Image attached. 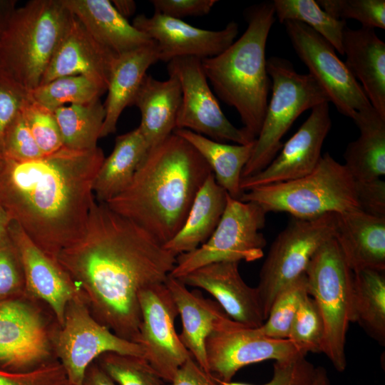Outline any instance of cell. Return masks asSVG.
Returning <instances> with one entry per match:
<instances>
[{"mask_svg":"<svg viewBox=\"0 0 385 385\" xmlns=\"http://www.w3.org/2000/svg\"><path fill=\"white\" fill-rule=\"evenodd\" d=\"M267 71L272 84L271 99L241 179L260 172L272 162L282 147L284 135L302 113L330 102L309 73H297L287 59L271 56L267 60Z\"/></svg>","mask_w":385,"mask_h":385,"instance_id":"obj_7","label":"cell"},{"mask_svg":"<svg viewBox=\"0 0 385 385\" xmlns=\"http://www.w3.org/2000/svg\"><path fill=\"white\" fill-rule=\"evenodd\" d=\"M21 113L41 153L46 155L61 149V135L53 111L28 98Z\"/></svg>","mask_w":385,"mask_h":385,"instance_id":"obj_39","label":"cell"},{"mask_svg":"<svg viewBox=\"0 0 385 385\" xmlns=\"http://www.w3.org/2000/svg\"><path fill=\"white\" fill-rule=\"evenodd\" d=\"M149 150L139 127L117 136L113 151L104 158L96 175L95 199L107 202L125 190Z\"/></svg>","mask_w":385,"mask_h":385,"instance_id":"obj_29","label":"cell"},{"mask_svg":"<svg viewBox=\"0 0 385 385\" xmlns=\"http://www.w3.org/2000/svg\"><path fill=\"white\" fill-rule=\"evenodd\" d=\"M353 322L380 345H385L384 271L353 272Z\"/></svg>","mask_w":385,"mask_h":385,"instance_id":"obj_32","label":"cell"},{"mask_svg":"<svg viewBox=\"0 0 385 385\" xmlns=\"http://www.w3.org/2000/svg\"><path fill=\"white\" fill-rule=\"evenodd\" d=\"M240 200L257 203L267 212H285L303 220L360 209L355 180L329 153L322 155L311 173L250 189Z\"/></svg>","mask_w":385,"mask_h":385,"instance_id":"obj_6","label":"cell"},{"mask_svg":"<svg viewBox=\"0 0 385 385\" xmlns=\"http://www.w3.org/2000/svg\"><path fill=\"white\" fill-rule=\"evenodd\" d=\"M56 262L93 317L118 336L138 344L139 294L165 283L176 257L145 230L94 197L83 234L60 252Z\"/></svg>","mask_w":385,"mask_h":385,"instance_id":"obj_1","label":"cell"},{"mask_svg":"<svg viewBox=\"0 0 385 385\" xmlns=\"http://www.w3.org/2000/svg\"><path fill=\"white\" fill-rule=\"evenodd\" d=\"M115 9L124 18L134 14L136 9L135 3L131 0H116L111 1Z\"/></svg>","mask_w":385,"mask_h":385,"instance_id":"obj_51","label":"cell"},{"mask_svg":"<svg viewBox=\"0 0 385 385\" xmlns=\"http://www.w3.org/2000/svg\"><path fill=\"white\" fill-rule=\"evenodd\" d=\"M115 56L98 43L73 14L41 84L66 76H83L107 91Z\"/></svg>","mask_w":385,"mask_h":385,"instance_id":"obj_21","label":"cell"},{"mask_svg":"<svg viewBox=\"0 0 385 385\" xmlns=\"http://www.w3.org/2000/svg\"><path fill=\"white\" fill-rule=\"evenodd\" d=\"M239 263H212L178 279L186 286L202 289L212 295L233 321L249 328H257L265 322L258 294L256 287H250L242 278Z\"/></svg>","mask_w":385,"mask_h":385,"instance_id":"obj_20","label":"cell"},{"mask_svg":"<svg viewBox=\"0 0 385 385\" xmlns=\"http://www.w3.org/2000/svg\"><path fill=\"white\" fill-rule=\"evenodd\" d=\"M0 155L23 161L44 155L34 140L21 111L4 133Z\"/></svg>","mask_w":385,"mask_h":385,"instance_id":"obj_41","label":"cell"},{"mask_svg":"<svg viewBox=\"0 0 385 385\" xmlns=\"http://www.w3.org/2000/svg\"><path fill=\"white\" fill-rule=\"evenodd\" d=\"M28 98V92L0 73V152L4 133Z\"/></svg>","mask_w":385,"mask_h":385,"instance_id":"obj_45","label":"cell"},{"mask_svg":"<svg viewBox=\"0 0 385 385\" xmlns=\"http://www.w3.org/2000/svg\"><path fill=\"white\" fill-rule=\"evenodd\" d=\"M308 294L305 273L287 285L276 296L268 315L257 331L276 339H288L289 330L304 297Z\"/></svg>","mask_w":385,"mask_h":385,"instance_id":"obj_36","label":"cell"},{"mask_svg":"<svg viewBox=\"0 0 385 385\" xmlns=\"http://www.w3.org/2000/svg\"><path fill=\"white\" fill-rule=\"evenodd\" d=\"M331 127L328 102L312 108L309 117L282 145L272 162L260 172L241 179L242 190L287 182L311 173L321 159L322 145Z\"/></svg>","mask_w":385,"mask_h":385,"instance_id":"obj_16","label":"cell"},{"mask_svg":"<svg viewBox=\"0 0 385 385\" xmlns=\"http://www.w3.org/2000/svg\"><path fill=\"white\" fill-rule=\"evenodd\" d=\"M0 385H69L60 363L42 364L22 371L0 369Z\"/></svg>","mask_w":385,"mask_h":385,"instance_id":"obj_43","label":"cell"},{"mask_svg":"<svg viewBox=\"0 0 385 385\" xmlns=\"http://www.w3.org/2000/svg\"><path fill=\"white\" fill-rule=\"evenodd\" d=\"M11 221V218L0 203V243L9 239V227Z\"/></svg>","mask_w":385,"mask_h":385,"instance_id":"obj_52","label":"cell"},{"mask_svg":"<svg viewBox=\"0 0 385 385\" xmlns=\"http://www.w3.org/2000/svg\"><path fill=\"white\" fill-rule=\"evenodd\" d=\"M49 354L48 334L38 313L19 300L0 302V364L26 371Z\"/></svg>","mask_w":385,"mask_h":385,"instance_id":"obj_18","label":"cell"},{"mask_svg":"<svg viewBox=\"0 0 385 385\" xmlns=\"http://www.w3.org/2000/svg\"><path fill=\"white\" fill-rule=\"evenodd\" d=\"M9 235L19 257L26 289L50 307L61 326L68 304L80 290L58 263L44 253L13 220Z\"/></svg>","mask_w":385,"mask_h":385,"instance_id":"obj_19","label":"cell"},{"mask_svg":"<svg viewBox=\"0 0 385 385\" xmlns=\"http://www.w3.org/2000/svg\"><path fill=\"white\" fill-rule=\"evenodd\" d=\"M155 12L181 19L188 16H202L210 13L216 0H153Z\"/></svg>","mask_w":385,"mask_h":385,"instance_id":"obj_46","label":"cell"},{"mask_svg":"<svg viewBox=\"0 0 385 385\" xmlns=\"http://www.w3.org/2000/svg\"><path fill=\"white\" fill-rule=\"evenodd\" d=\"M106 91L83 76H66L41 84L28 92L30 99L53 111L69 103L85 104L97 99Z\"/></svg>","mask_w":385,"mask_h":385,"instance_id":"obj_35","label":"cell"},{"mask_svg":"<svg viewBox=\"0 0 385 385\" xmlns=\"http://www.w3.org/2000/svg\"><path fill=\"white\" fill-rule=\"evenodd\" d=\"M72 17L62 0L17 8L0 37V73L27 92L38 86Z\"/></svg>","mask_w":385,"mask_h":385,"instance_id":"obj_5","label":"cell"},{"mask_svg":"<svg viewBox=\"0 0 385 385\" xmlns=\"http://www.w3.org/2000/svg\"><path fill=\"white\" fill-rule=\"evenodd\" d=\"M267 213L257 203L243 202L227 194L224 212L213 233L195 250L178 255L170 275L178 279L212 263L260 259L267 244L260 232Z\"/></svg>","mask_w":385,"mask_h":385,"instance_id":"obj_9","label":"cell"},{"mask_svg":"<svg viewBox=\"0 0 385 385\" xmlns=\"http://www.w3.org/2000/svg\"><path fill=\"white\" fill-rule=\"evenodd\" d=\"M157 61L159 53L155 42L115 58L107 88L108 96L103 104L106 115L101 138L115 132L120 114L132 105L147 70Z\"/></svg>","mask_w":385,"mask_h":385,"instance_id":"obj_27","label":"cell"},{"mask_svg":"<svg viewBox=\"0 0 385 385\" xmlns=\"http://www.w3.org/2000/svg\"><path fill=\"white\" fill-rule=\"evenodd\" d=\"M360 134L344 153L347 170L355 181L385 175V118L373 108L359 111L353 119Z\"/></svg>","mask_w":385,"mask_h":385,"instance_id":"obj_30","label":"cell"},{"mask_svg":"<svg viewBox=\"0 0 385 385\" xmlns=\"http://www.w3.org/2000/svg\"><path fill=\"white\" fill-rule=\"evenodd\" d=\"M336 213L309 220L292 217L272 242L260 272L258 294L265 320L277 294L305 273L315 252L334 237Z\"/></svg>","mask_w":385,"mask_h":385,"instance_id":"obj_10","label":"cell"},{"mask_svg":"<svg viewBox=\"0 0 385 385\" xmlns=\"http://www.w3.org/2000/svg\"><path fill=\"white\" fill-rule=\"evenodd\" d=\"M345 64L359 80L371 106L385 118V43L374 29L345 28L343 35Z\"/></svg>","mask_w":385,"mask_h":385,"instance_id":"obj_24","label":"cell"},{"mask_svg":"<svg viewBox=\"0 0 385 385\" xmlns=\"http://www.w3.org/2000/svg\"><path fill=\"white\" fill-rule=\"evenodd\" d=\"M208 371L227 382L242 368L267 360L284 361L306 356L289 339H276L245 327L225 315L205 342Z\"/></svg>","mask_w":385,"mask_h":385,"instance_id":"obj_14","label":"cell"},{"mask_svg":"<svg viewBox=\"0 0 385 385\" xmlns=\"http://www.w3.org/2000/svg\"><path fill=\"white\" fill-rule=\"evenodd\" d=\"M140 326L138 344L145 359L165 381L191 357L175 328L177 307L165 283L144 289L139 294Z\"/></svg>","mask_w":385,"mask_h":385,"instance_id":"obj_15","label":"cell"},{"mask_svg":"<svg viewBox=\"0 0 385 385\" xmlns=\"http://www.w3.org/2000/svg\"><path fill=\"white\" fill-rule=\"evenodd\" d=\"M271 379L262 385H314L316 367L305 359L298 356L284 361H274ZM220 385H256L239 381H222L215 378Z\"/></svg>","mask_w":385,"mask_h":385,"instance_id":"obj_42","label":"cell"},{"mask_svg":"<svg viewBox=\"0 0 385 385\" xmlns=\"http://www.w3.org/2000/svg\"><path fill=\"white\" fill-rule=\"evenodd\" d=\"M318 5L337 19H353L361 26L385 29L384 0H317Z\"/></svg>","mask_w":385,"mask_h":385,"instance_id":"obj_40","label":"cell"},{"mask_svg":"<svg viewBox=\"0 0 385 385\" xmlns=\"http://www.w3.org/2000/svg\"><path fill=\"white\" fill-rule=\"evenodd\" d=\"M103 150L63 147L31 160L0 155V203L13 221L48 257L83 234L94 195Z\"/></svg>","mask_w":385,"mask_h":385,"instance_id":"obj_2","label":"cell"},{"mask_svg":"<svg viewBox=\"0 0 385 385\" xmlns=\"http://www.w3.org/2000/svg\"><path fill=\"white\" fill-rule=\"evenodd\" d=\"M91 36L115 56L153 43L108 0H62Z\"/></svg>","mask_w":385,"mask_h":385,"instance_id":"obj_23","label":"cell"},{"mask_svg":"<svg viewBox=\"0 0 385 385\" xmlns=\"http://www.w3.org/2000/svg\"><path fill=\"white\" fill-rule=\"evenodd\" d=\"M165 284L181 317L180 339L199 366L209 372L206 339L218 321L227 314L217 302L205 298L200 291L189 290L177 278L169 275Z\"/></svg>","mask_w":385,"mask_h":385,"instance_id":"obj_25","label":"cell"},{"mask_svg":"<svg viewBox=\"0 0 385 385\" xmlns=\"http://www.w3.org/2000/svg\"><path fill=\"white\" fill-rule=\"evenodd\" d=\"M284 24L297 55L339 113L353 120L358 112L372 107L330 43L301 22L287 21Z\"/></svg>","mask_w":385,"mask_h":385,"instance_id":"obj_13","label":"cell"},{"mask_svg":"<svg viewBox=\"0 0 385 385\" xmlns=\"http://www.w3.org/2000/svg\"><path fill=\"white\" fill-rule=\"evenodd\" d=\"M314 385H330L326 369L322 366L316 367V374Z\"/></svg>","mask_w":385,"mask_h":385,"instance_id":"obj_53","label":"cell"},{"mask_svg":"<svg viewBox=\"0 0 385 385\" xmlns=\"http://www.w3.org/2000/svg\"><path fill=\"white\" fill-rule=\"evenodd\" d=\"M334 238L352 272L385 271V217L360 209L336 213Z\"/></svg>","mask_w":385,"mask_h":385,"instance_id":"obj_22","label":"cell"},{"mask_svg":"<svg viewBox=\"0 0 385 385\" xmlns=\"http://www.w3.org/2000/svg\"><path fill=\"white\" fill-rule=\"evenodd\" d=\"M170 383L172 385H220L210 373L199 366L192 356L177 370Z\"/></svg>","mask_w":385,"mask_h":385,"instance_id":"obj_48","label":"cell"},{"mask_svg":"<svg viewBox=\"0 0 385 385\" xmlns=\"http://www.w3.org/2000/svg\"><path fill=\"white\" fill-rule=\"evenodd\" d=\"M173 133L188 141L210 166L215 181L232 198L241 197V175L250 160L255 142L247 145H230L210 139L186 129Z\"/></svg>","mask_w":385,"mask_h":385,"instance_id":"obj_31","label":"cell"},{"mask_svg":"<svg viewBox=\"0 0 385 385\" xmlns=\"http://www.w3.org/2000/svg\"><path fill=\"white\" fill-rule=\"evenodd\" d=\"M55 342L69 385H83L87 369L103 354L145 358L141 345L118 336L93 317L81 292L68 304Z\"/></svg>","mask_w":385,"mask_h":385,"instance_id":"obj_11","label":"cell"},{"mask_svg":"<svg viewBox=\"0 0 385 385\" xmlns=\"http://www.w3.org/2000/svg\"><path fill=\"white\" fill-rule=\"evenodd\" d=\"M324 337L322 318L314 300L307 294L292 322L288 339L306 355L322 353Z\"/></svg>","mask_w":385,"mask_h":385,"instance_id":"obj_38","label":"cell"},{"mask_svg":"<svg viewBox=\"0 0 385 385\" xmlns=\"http://www.w3.org/2000/svg\"><path fill=\"white\" fill-rule=\"evenodd\" d=\"M211 173L197 150L173 133L149 150L127 188L105 203L164 245L182 227Z\"/></svg>","mask_w":385,"mask_h":385,"instance_id":"obj_3","label":"cell"},{"mask_svg":"<svg viewBox=\"0 0 385 385\" xmlns=\"http://www.w3.org/2000/svg\"><path fill=\"white\" fill-rule=\"evenodd\" d=\"M227 195L211 173L197 192L182 227L164 247L177 257L205 243L221 219Z\"/></svg>","mask_w":385,"mask_h":385,"instance_id":"obj_28","label":"cell"},{"mask_svg":"<svg viewBox=\"0 0 385 385\" xmlns=\"http://www.w3.org/2000/svg\"><path fill=\"white\" fill-rule=\"evenodd\" d=\"M168 71L178 78L182 93L175 129H186L220 143L247 145L255 141L223 113L209 86L201 58H174L168 62Z\"/></svg>","mask_w":385,"mask_h":385,"instance_id":"obj_12","label":"cell"},{"mask_svg":"<svg viewBox=\"0 0 385 385\" xmlns=\"http://www.w3.org/2000/svg\"><path fill=\"white\" fill-rule=\"evenodd\" d=\"M132 24L156 43L159 61L165 62L180 57L204 59L216 56L235 41L239 32L235 21L221 30L212 31L157 12L150 17L138 15Z\"/></svg>","mask_w":385,"mask_h":385,"instance_id":"obj_17","label":"cell"},{"mask_svg":"<svg viewBox=\"0 0 385 385\" xmlns=\"http://www.w3.org/2000/svg\"><path fill=\"white\" fill-rule=\"evenodd\" d=\"M242 35L216 56L202 59L207 81L217 96L234 108L243 128L256 139L265 116L271 80L267 71L266 44L275 21L272 2L246 9Z\"/></svg>","mask_w":385,"mask_h":385,"instance_id":"obj_4","label":"cell"},{"mask_svg":"<svg viewBox=\"0 0 385 385\" xmlns=\"http://www.w3.org/2000/svg\"><path fill=\"white\" fill-rule=\"evenodd\" d=\"M83 385H117L99 366L91 364L86 373Z\"/></svg>","mask_w":385,"mask_h":385,"instance_id":"obj_49","label":"cell"},{"mask_svg":"<svg viewBox=\"0 0 385 385\" xmlns=\"http://www.w3.org/2000/svg\"><path fill=\"white\" fill-rule=\"evenodd\" d=\"M275 17L281 23L301 22L322 36L338 53L344 55L343 35L346 22L322 9L314 0H274Z\"/></svg>","mask_w":385,"mask_h":385,"instance_id":"obj_34","label":"cell"},{"mask_svg":"<svg viewBox=\"0 0 385 385\" xmlns=\"http://www.w3.org/2000/svg\"><path fill=\"white\" fill-rule=\"evenodd\" d=\"M181 98L180 83L175 76L169 75L165 81L147 74L144 77L132 105L140 111L141 120L138 127L150 149L175 130Z\"/></svg>","mask_w":385,"mask_h":385,"instance_id":"obj_26","label":"cell"},{"mask_svg":"<svg viewBox=\"0 0 385 385\" xmlns=\"http://www.w3.org/2000/svg\"><path fill=\"white\" fill-rule=\"evenodd\" d=\"M16 1L0 0V37L6 29L15 12Z\"/></svg>","mask_w":385,"mask_h":385,"instance_id":"obj_50","label":"cell"},{"mask_svg":"<svg viewBox=\"0 0 385 385\" xmlns=\"http://www.w3.org/2000/svg\"><path fill=\"white\" fill-rule=\"evenodd\" d=\"M307 292L314 300L324 327L322 352L334 369L346 367L345 343L353 322V272L336 240L325 242L305 271Z\"/></svg>","mask_w":385,"mask_h":385,"instance_id":"obj_8","label":"cell"},{"mask_svg":"<svg viewBox=\"0 0 385 385\" xmlns=\"http://www.w3.org/2000/svg\"><path fill=\"white\" fill-rule=\"evenodd\" d=\"M25 287L23 269L10 237L0 243V299ZM26 289V287H25Z\"/></svg>","mask_w":385,"mask_h":385,"instance_id":"obj_44","label":"cell"},{"mask_svg":"<svg viewBox=\"0 0 385 385\" xmlns=\"http://www.w3.org/2000/svg\"><path fill=\"white\" fill-rule=\"evenodd\" d=\"M53 113L64 148L78 151L98 148L106 115L100 99L85 104L64 106Z\"/></svg>","mask_w":385,"mask_h":385,"instance_id":"obj_33","label":"cell"},{"mask_svg":"<svg viewBox=\"0 0 385 385\" xmlns=\"http://www.w3.org/2000/svg\"><path fill=\"white\" fill-rule=\"evenodd\" d=\"M98 364L117 385H163L164 380L144 357L106 353Z\"/></svg>","mask_w":385,"mask_h":385,"instance_id":"obj_37","label":"cell"},{"mask_svg":"<svg viewBox=\"0 0 385 385\" xmlns=\"http://www.w3.org/2000/svg\"><path fill=\"white\" fill-rule=\"evenodd\" d=\"M360 210L369 215L385 217V182L381 178L356 181Z\"/></svg>","mask_w":385,"mask_h":385,"instance_id":"obj_47","label":"cell"}]
</instances>
